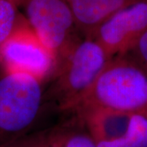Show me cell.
I'll return each instance as SVG.
<instances>
[{
    "label": "cell",
    "mask_w": 147,
    "mask_h": 147,
    "mask_svg": "<svg viewBox=\"0 0 147 147\" xmlns=\"http://www.w3.org/2000/svg\"><path fill=\"white\" fill-rule=\"evenodd\" d=\"M147 117V74L127 54L111 58L79 107Z\"/></svg>",
    "instance_id": "cell-1"
},
{
    "label": "cell",
    "mask_w": 147,
    "mask_h": 147,
    "mask_svg": "<svg viewBox=\"0 0 147 147\" xmlns=\"http://www.w3.org/2000/svg\"><path fill=\"white\" fill-rule=\"evenodd\" d=\"M110 59L95 39L80 38L57 62L49 98L59 110L75 112Z\"/></svg>",
    "instance_id": "cell-2"
},
{
    "label": "cell",
    "mask_w": 147,
    "mask_h": 147,
    "mask_svg": "<svg viewBox=\"0 0 147 147\" xmlns=\"http://www.w3.org/2000/svg\"><path fill=\"white\" fill-rule=\"evenodd\" d=\"M42 82L32 76L0 71V147L28 135L42 108Z\"/></svg>",
    "instance_id": "cell-3"
},
{
    "label": "cell",
    "mask_w": 147,
    "mask_h": 147,
    "mask_svg": "<svg viewBox=\"0 0 147 147\" xmlns=\"http://www.w3.org/2000/svg\"><path fill=\"white\" fill-rule=\"evenodd\" d=\"M57 65L55 54L37 36L21 12L10 35L0 47V71L24 74L42 82Z\"/></svg>",
    "instance_id": "cell-4"
},
{
    "label": "cell",
    "mask_w": 147,
    "mask_h": 147,
    "mask_svg": "<svg viewBox=\"0 0 147 147\" xmlns=\"http://www.w3.org/2000/svg\"><path fill=\"white\" fill-rule=\"evenodd\" d=\"M21 9L37 36L55 54L57 62L80 39L66 0H23Z\"/></svg>",
    "instance_id": "cell-5"
},
{
    "label": "cell",
    "mask_w": 147,
    "mask_h": 147,
    "mask_svg": "<svg viewBox=\"0 0 147 147\" xmlns=\"http://www.w3.org/2000/svg\"><path fill=\"white\" fill-rule=\"evenodd\" d=\"M76 114L96 147H147L146 116L99 108H84Z\"/></svg>",
    "instance_id": "cell-6"
},
{
    "label": "cell",
    "mask_w": 147,
    "mask_h": 147,
    "mask_svg": "<svg viewBox=\"0 0 147 147\" xmlns=\"http://www.w3.org/2000/svg\"><path fill=\"white\" fill-rule=\"evenodd\" d=\"M147 30V0H142L121 9L100 25L92 38L105 50L110 58L126 54Z\"/></svg>",
    "instance_id": "cell-7"
},
{
    "label": "cell",
    "mask_w": 147,
    "mask_h": 147,
    "mask_svg": "<svg viewBox=\"0 0 147 147\" xmlns=\"http://www.w3.org/2000/svg\"><path fill=\"white\" fill-rule=\"evenodd\" d=\"M16 147H96L77 114L71 119L14 142Z\"/></svg>",
    "instance_id": "cell-8"
},
{
    "label": "cell",
    "mask_w": 147,
    "mask_h": 147,
    "mask_svg": "<svg viewBox=\"0 0 147 147\" xmlns=\"http://www.w3.org/2000/svg\"><path fill=\"white\" fill-rule=\"evenodd\" d=\"M139 1L142 0H66L83 38H92L110 16Z\"/></svg>",
    "instance_id": "cell-9"
},
{
    "label": "cell",
    "mask_w": 147,
    "mask_h": 147,
    "mask_svg": "<svg viewBox=\"0 0 147 147\" xmlns=\"http://www.w3.org/2000/svg\"><path fill=\"white\" fill-rule=\"evenodd\" d=\"M23 0H0V47L10 35L20 15Z\"/></svg>",
    "instance_id": "cell-10"
},
{
    "label": "cell",
    "mask_w": 147,
    "mask_h": 147,
    "mask_svg": "<svg viewBox=\"0 0 147 147\" xmlns=\"http://www.w3.org/2000/svg\"><path fill=\"white\" fill-rule=\"evenodd\" d=\"M147 74V30L144 32L126 53Z\"/></svg>",
    "instance_id": "cell-11"
}]
</instances>
